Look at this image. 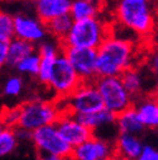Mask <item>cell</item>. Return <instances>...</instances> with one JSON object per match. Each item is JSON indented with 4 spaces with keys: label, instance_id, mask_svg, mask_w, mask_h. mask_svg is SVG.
Listing matches in <instances>:
<instances>
[{
    "label": "cell",
    "instance_id": "83f0119b",
    "mask_svg": "<svg viewBox=\"0 0 158 160\" xmlns=\"http://www.w3.org/2000/svg\"><path fill=\"white\" fill-rule=\"evenodd\" d=\"M19 119H21V108L19 107H10L3 111L2 114L3 127L16 128L19 126Z\"/></svg>",
    "mask_w": 158,
    "mask_h": 160
},
{
    "label": "cell",
    "instance_id": "3957f363",
    "mask_svg": "<svg viewBox=\"0 0 158 160\" xmlns=\"http://www.w3.org/2000/svg\"><path fill=\"white\" fill-rule=\"evenodd\" d=\"M109 36L110 28L108 22L100 17H95L75 22L71 32L62 43L63 47L99 50Z\"/></svg>",
    "mask_w": 158,
    "mask_h": 160
},
{
    "label": "cell",
    "instance_id": "ab89813d",
    "mask_svg": "<svg viewBox=\"0 0 158 160\" xmlns=\"http://www.w3.org/2000/svg\"><path fill=\"white\" fill-rule=\"evenodd\" d=\"M156 2H157V4H158V0H156Z\"/></svg>",
    "mask_w": 158,
    "mask_h": 160
},
{
    "label": "cell",
    "instance_id": "7c38bea8",
    "mask_svg": "<svg viewBox=\"0 0 158 160\" xmlns=\"http://www.w3.org/2000/svg\"><path fill=\"white\" fill-rule=\"evenodd\" d=\"M56 126L61 136L68 145L72 146V149L80 146L94 136V132L81 122V119L71 113H62Z\"/></svg>",
    "mask_w": 158,
    "mask_h": 160
},
{
    "label": "cell",
    "instance_id": "cb8c5ba5",
    "mask_svg": "<svg viewBox=\"0 0 158 160\" xmlns=\"http://www.w3.org/2000/svg\"><path fill=\"white\" fill-rule=\"evenodd\" d=\"M41 62H42V57L35 51L34 53L26 57L22 62H19L18 66L15 68V70L21 75H27L30 78H38L39 69H41Z\"/></svg>",
    "mask_w": 158,
    "mask_h": 160
},
{
    "label": "cell",
    "instance_id": "e0dca14e",
    "mask_svg": "<svg viewBox=\"0 0 158 160\" xmlns=\"http://www.w3.org/2000/svg\"><path fill=\"white\" fill-rule=\"evenodd\" d=\"M115 125H116V128L119 131V133H130V135L141 136L143 131L146 130V126L142 121V118L134 106L124 111L123 113L118 114Z\"/></svg>",
    "mask_w": 158,
    "mask_h": 160
},
{
    "label": "cell",
    "instance_id": "8d00e7d4",
    "mask_svg": "<svg viewBox=\"0 0 158 160\" xmlns=\"http://www.w3.org/2000/svg\"><path fill=\"white\" fill-rule=\"evenodd\" d=\"M129 2H137V3H152L153 0H129Z\"/></svg>",
    "mask_w": 158,
    "mask_h": 160
},
{
    "label": "cell",
    "instance_id": "8fae6325",
    "mask_svg": "<svg viewBox=\"0 0 158 160\" xmlns=\"http://www.w3.org/2000/svg\"><path fill=\"white\" fill-rule=\"evenodd\" d=\"M114 141L99 136H92L86 142L72 150V160H111L115 156Z\"/></svg>",
    "mask_w": 158,
    "mask_h": 160
},
{
    "label": "cell",
    "instance_id": "9a60e30c",
    "mask_svg": "<svg viewBox=\"0 0 158 160\" xmlns=\"http://www.w3.org/2000/svg\"><path fill=\"white\" fill-rule=\"evenodd\" d=\"M147 74H148L147 69L144 71V70L139 69L138 66H133V68L128 69L120 76L125 88L128 89L130 95L134 98V101L147 95V93H146V84H147L146 75Z\"/></svg>",
    "mask_w": 158,
    "mask_h": 160
},
{
    "label": "cell",
    "instance_id": "7a4b0ae2",
    "mask_svg": "<svg viewBox=\"0 0 158 160\" xmlns=\"http://www.w3.org/2000/svg\"><path fill=\"white\" fill-rule=\"evenodd\" d=\"M113 14L116 23L132 31L139 37L152 36L158 21L154 3H137L129 0H118Z\"/></svg>",
    "mask_w": 158,
    "mask_h": 160
},
{
    "label": "cell",
    "instance_id": "ffe728a7",
    "mask_svg": "<svg viewBox=\"0 0 158 160\" xmlns=\"http://www.w3.org/2000/svg\"><path fill=\"white\" fill-rule=\"evenodd\" d=\"M73 23H75V21L70 14L61 15V17L53 19V21H51L49 23H47L48 33L51 37L63 42L66 37L68 36V33L71 32Z\"/></svg>",
    "mask_w": 158,
    "mask_h": 160
},
{
    "label": "cell",
    "instance_id": "277c9868",
    "mask_svg": "<svg viewBox=\"0 0 158 160\" xmlns=\"http://www.w3.org/2000/svg\"><path fill=\"white\" fill-rule=\"evenodd\" d=\"M19 108H21V119L18 127L26 128L30 132L44 126L56 125L63 113L57 101L51 102L39 98L23 103L19 106Z\"/></svg>",
    "mask_w": 158,
    "mask_h": 160
},
{
    "label": "cell",
    "instance_id": "52a82bcc",
    "mask_svg": "<svg viewBox=\"0 0 158 160\" xmlns=\"http://www.w3.org/2000/svg\"><path fill=\"white\" fill-rule=\"evenodd\" d=\"M81 84L82 80L77 75L70 60L65 53L60 55L54 61L53 71L47 87L52 90L57 99H62L72 94Z\"/></svg>",
    "mask_w": 158,
    "mask_h": 160
},
{
    "label": "cell",
    "instance_id": "4316f807",
    "mask_svg": "<svg viewBox=\"0 0 158 160\" xmlns=\"http://www.w3.org/2000/svg\"><path fill=\"white\" fill-rule=\"evenodd\" d=\"M144 62H146V69L149 71V74L152 75L153 80L158 87V48L157 47L152 46L148 50Z\"/></svg>",
    "mask_w": 158,
    "mask_h": 160
},
{
    "label": "cell",
    "instance_id": "d590c367",
    "mask_svg": "<svg viewBox=\"0 0 158 160\" xmlns=\"http://www.w3.org/2000/svg\"><path fill=\"white\" fill-rule=\"evenodd\" d=\"M152 95L154 97V99H156V101L158 102V87H157V88H156V89L153 90V93H152Z\"/></svg>",
    "mask_w": 158,
    "mask_h": 160
},
{
    "label": "cell",
    "instance_id": "6da1fadb",
    "mask_svg": "<svg viewBox=\"0 0 158 160\" xmlns=\"http://www.w3.org/2000/svg\"><path fill=\"white\" fill-rule=\"evenodd\" d=\"M134 45L135 43L110 33L97 50V78L122 76L128 69L135 66Z\"/></svg>",
    "mask_w": 158,
    "mask_h": 160
},
{
    "label": "cell",
    "instance_id": "ac0fdd59",
    "mask_svg": "<svg viewBox=\"0 0 158 160\" xmlns=\"http://www.w3.org/2000/svg\"><path fill=\"white\" fill-rule=\"evenodd\" d=\"M81 119V122L89 127L94 133H96L97 131H101L104 128H109V127H116L115 122H116V116L114 113H111L108 109H101L95 113H90L86 116H81L78 117Z\"/></svg>",
    "mask_w": 158,
    "mask_h": 160
},
{
    "label": "cell",
    "instance_id": "d4e9b609",
    "mask_svg": "<svg viewBox=\"0 0 158 160\" xmlns=\"http://www.w3.org/2000/svg\"><path fill=\"white\" fill-rule=\"evenodd\" d=\"M15 38L14 15L3 10L0 14V42H12Z\"/></svg>",
    "mask_w": 158,
    "mask_h": 160
},
{
    "label": "cell",
    "instance_id": "f35d334b",
    "mask_svg": "<svg viewBox=\"0 0 158 160\" xmlns=\"http://www.w3.org/2000/svg\"><path fill=\"white\" fill-rule=\"evenodd\" d=\"M106 2H108V0H106ZM111 2H113V4H114V5H115V3H116V2H118V0H111Z\"/></svg>",
    "mask_w": 158,
    "mask_h": 160
},
{
    "label": "cell",
    "instance_id": "4dcf8cb0",
    "mask_svg": "<svg viewBox=\"0 0 158 160\" xmlns=\"http://www.w3.org/2000/svg\"><path fill=\"white\" fill-rule=\"evenodd\" d=\"M15 133H16V137L19 140V142H26V141H32L33 138V132L26 130V128H22V127H16L15 128Z\"/></svg>",
    "mask_w": 158,
    "mask_h": 160
},
{
    "label": "cell",
    "instance_id": "7402d4cb",
    "mask_svg": "<svg viewBox=\"0 0 158 160\" xmlns=\"http://www.w3.org/2000/svg\"><path fill=\"white\" fill-rule=\"evenodd\" d=\"M37 52L42 58L56 60L58 56L63 53V43L49 36L37 46Z\"/></svg>",
    "mask_w": 158,
    "mask_h": 160
},
{
    "label": "cell",
    "instance_id": "74e56055",
    "mask_svg": "<svg viewBox=\"0 0 158 160\" xmlns=\"http://www.w3.org/2000/svg\"><path fill=\"white\" fill-rule=\"evenodd\" d=\"M111 160H129V159H125V158H122V156H118V155H115Z\"/></svg>",
    "mask_w": 158,
    "mask_h": 160
},
{
    "label": "cell",
    "instance_id": "9c48e42d",
    "mask_svg": "<svg viewBox=\"0 0 158 160\" xmlns=\"http://www.w3.org/2000/svg\"><path fill=\"white\" fill-rule=\"evenodd\" d=\"M15 38L23 39L34 46H38L49 37L47 24L42 22L34 13H16L14 14Z\"/></svg>",
    "mask_w": 158,
    "mask_h": 160
},
{
    "label": "cell",
    "instance_id": "8992f818",
    "mask_svg": "<svg viewBox=\"0 0 158 160\" xmlns=\"http://www.w3.org/2000/svg\"><path fill=\"white\" fill-rule=\"evenodd\" d=\"M95 84L103 98L105 109L110 111L115 116L134 106V98L125 88L120 76L97 78Z\"/></svg>",
    "mask_w": 158,
    "mask_h": 160
},
{
    "label": "cell",
    "instance_id": "d6a6232c",
    "mask_svg": "<svg viewBox=\"0 0 158 160\" xmlns=\"http://www.w3.org/2000/svg\"><path fill=\"white\" fill-rule=\"evenodd\" d=\"M39 160H72L71 156H57V155H39Z\"/></svg>",
    "mask_w": 158,
    "mask_h": 160
},
{
    "label": "cell",
    "instance_id": "603a6c76",
    "mask_svg": "<svg viewBox=\"0 0 158 160\" xmlns=\"http://www.w3.org/2000/svg\"><path fill=\"white\" fill-rule=\"evenodd\" d=\"M19 145V140L15 133V128L3 127L0 130V155L7 156L15 151Z\"/></svg>",
    "mask_w": 158,
    "mask_h": 160
},
{
    "label": "cell",
    "instance_id": "4fadbf2b",
    "mask_svg": "<svg viewBox=\"0 0 158 160\" xmlns=\"http://www.w3.org/2000/svg\"><path fill=\"white\" fill-rule=\"evenodd\" d=\"M33 13L46 24L53 19L70 14L73 0H29Z\"/></svg>",
    "mask_w": 158,
    "mask_h": 160
},
{
    "label": "cell",
    "instance_id": "f546056e",
    "mask_svg": "<svg viewBox=\"0 0 158 160\" xmlns=\"http://www.w3.org/2000/svg\"><path fill=\"white\" fill-rule=\"evenodd\" d=\"M138 160H158V149L151 145H146L142 155Z\"/></svg>",
    "mask_w": 158,
    "mask_h": 160
},
{
    "label": "cell",
    "instance_id": "e575fe53",
    "mask_svg": "<svg viewBox=\"0 0 158 160\" xmlns=\"http://www.w3.org/2000/svg\"><path fill=\"white\" fill-rule=\"evenodd\" d=\"M85 2L92 3V4H95V5H99V7H103V4L105 3V0H85Z\"/></svg>",
    "mask_w": 158,
    "mask_h": 160
},
{
    "label": "cell",
    "instance_id": "836d02e7",
    "mask_svg": "<svg viewBox=\"0 0 158 160\" xmlns=\"http://www.w3.org/2000/svg\"><path fill=\"white\" fill-rule=\"evenodd\" d=\"M151 38H152V43H153V46L158 48V24H157V27H156L153 34L151 36Z\"/></svg>",
    "mask_w": 158,
    "mask_h": 160
},
{
    "label": "cell",
    "instance_id": "5b68a950",
    "mask_svg": "<svg viewBox=\"0 0 158 160\" xmlns=\"http://www.w3.org/2000/svg\"><path fill=\"white\" fill-rule=\"evenodd\" d=\"M57 102L63 113H71L77 117L95 113L105 108L95 82L82 83L72 94L57 99Z\"/></svg>",
    "mask_w": 158,
    "mask_h": 160
},
{
    "label": "cell",
    "instance_id": "2e32d148",
    "mask_svg": "<svg viewBox=\"0 0 158 160\" xmlns=\"http://www.w3.org/2000/svg\"><path fill=\"white\" fill-rule=\"evenodd\" d=\"M134 107L139 113L146 128L158 130V102L152 94L137 99Z\"/></svg>",
    "mask_w": 158,
    "mask_h": 160
},
{
    "label": "cell",
    "instance_id": "f1b7e54d",
    "mask_svg": "<svg viewBox=\"0 0 158 160\" xmlns=\"http://www.w3.org/2000/svg\"><path fill=\"white\" fill-rule=\"evenodd\" d=\"M54 61L56 60H52V58H42L41 69H39V74H38V78H37L39 80V83H42L44 85H48L52 71H53Z\"/></svg>",
    "mask_w": 158,
    "mask_h": 160
},
{
    "label": "cell",
    "instance_id": "d6986e66",
    "mask_svg": "<svg viewBox=\"0 0 158 160\" xmlns=\"http://www.w3.org/2000/svg\"><path fill=\"white\" fill-rule=\"evenodd\" d=\"M35 51H37V46H34L27 41H23V39L14 38L9 43V55L7 58L5 66L15 70V68L18 66L19 62H22L26 57L34 53Z\"/></svg>",
    "mask_w": 158,
    "mask_h": 160
},
{
    "label": "cell",
    "instance_id": "1f68e13d",
    "mask_svg": "<svg viewBox=\"0 0 158 160\" xmlns=\"http://www.w3.org/2000/svg\"><path fill=\"white\" fill-rule=\"evenodd\" d=\"M9 43L10 42H0V65L5 66L7 58L9 55Z\"/></svg>",
    "mask_w": 158,
    "mask_h": 160
},
{
    "label": "cell",
    "instance_id": "30bf717a",
    "mask_svg": "<svg viewBox=\"0 0 158 160\" xmlns=\"http://www.w3.org/2000/svg\"><path fill=\"white\" fill-rule=\"evenodd\" d=\"M63 53L70 60L71 65L73 66L77 75L82 80V83L95 82L97 79V72H96L97 50L63 47Z\"/></svg>",
    "mask_w": 158,
    "mask_h": 160
},
{
    "label": "cell",
    "instance_id": "5bb4252c",
    "mask_svg": "<svg viewBox=\"0 0 158 160\" xmlns=\"http://www.w3.org/2000/svg\"><path fill=\"white\" fill-rule=\"evenodd\" d=\"M115 154L129 160H138L142 155L146 145L143 144L141 136L130 133H118L114 140Z\"/></svg>",
    "mask_w": 158,
    "mask_h": 160
},
{
    "label": "cell",
    "instance_id": "ba28073f",
    "mask_svg": "<svg viewBox=\"0 0 158 160\" xmlns=\"http://www.w3.org/2000/svg\"><path fill=\"white\" fill-rule=\"evenodd\" d=\"M32 142L39 155L71 156L72 146L66 142L56 125L44 126L33 132Z\"/></svg>",
    "mask_w": 158,
    "mask_h": 160
},
{
    "label": "cell",
    "instance_id": "484cf974",
    "mask_svg": "<svg viewBox=\"0 0 158 160\" xmlns=\"http://www.w3.org/2000/svg\"><path fill=\"white\" fill-rule=\"evenodd\" d=\"M24 80L21 74L9 75L3 84V95L7 98H18L23 93Z\"/></svg>",
    "mask_w": 158,
    "mask_h": 160
},
{
    "label": "cell",
    "instance_id": "44dd1931",
    "mask_svg": "<svg viewBox=\"0 0 158 160\" xmlns=\"http://www.w3.org/2000/svg\"><path fill=\"white\" fill-rule=\"evenodd\" d=\"M101 10V7L95 5L92 3L85 2V0H73L70 15L73 18V21H85V19L99 17Z\"/></svg>",
    "mask_w": 158,
    "mask_h": 160
}]
</instances>
